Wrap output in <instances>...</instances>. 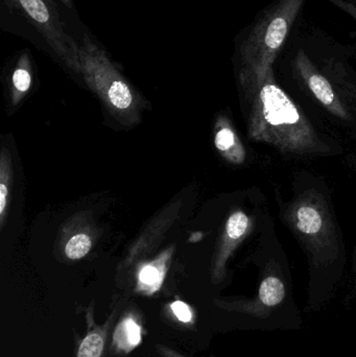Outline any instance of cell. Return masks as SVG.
Instances as JSON below:
<instances>
[{"label": "cell", "mask_w": 356, "mask_h": 357, "mask_svg": "<svg viewBox=\"0 0 356 357\" xmlns=\"http://www.w3.org/2000/svg\"><path fill=\"white\" fill-rule=\"evenodd\" d=\"M0 29L67 67L81 69L79 40L86 27L58 0H0Z\"/></svg>", "instance_id": "6da1fadb"}, {"label": "cell", "mask_w": 356, "mask_h": 357, "mask_svg": "<svg viewBox=\"0 0 356 357\" xmlns=\"http://www.w3.org/2000/svg\"><path fill=\"white\" fill-rule=\"evenodd\" d=\"M307 0H274L235 40L240 82L249 92L261 85L284 52Z\"/></svg>", "instance_id": "7a4b0ae2"}, {"label": "cell", "mask_w": 356, "mask_h": 357, "mask_svg": "<svg viewBox=\"0 0 356 357\" xmlns=\"http://www.w3.org/2000/svg\"><path fill=\"white\" fill-rule=\"evenodd\" d=\"M251 94L254 98L251 119V135L254 139L277 146L282 152L322 151L313 128L276 83L273 70Z\"/></svg>", "instance_id": "3957f363"}, {"label": "cell", "mask_w": 356, "mask_h": 357, "mask_svg": "<svg viewBox=\"0 0 356 357\" xmlns=\"http://www.w3.org/2000/svg\"><path fill=\"white\" fill-rule=\"evenodd\" d=\"M114 314L115 312H113L102 326H96L93 319L88 316L89 331L79 344L77 357H107L109 333L114 322Z\"/></svg>", "instance_id": "277c9868"}, {"label": "cell", "mask_w": 356, "mask_h": 357, "mask_svg": "<svg viewBox=\"0 0 356 357\" xmlns=\"http://www.w3.org/2000/svg\"><path fill=\"white\" fill-rule=\"evenodd\" d=\"M113 342L119 351H132L141 343V327L132 316L123 318L117 325Z\"/></svg>", "instance_id": "5b68a950"}, {"label": "cell", "mask_w": 356, "mask_h": 357, "mask_svg": "<svg viewBox=\"0 0 356 357\" xmlns=\"http://www.w3.org/2000/svg\"><path fill=\"white\" fill-rule=\"evenodd\" d=\"M296 222L297 228L303 234L314 235L321 231L323 227V218L317 208L305 204L297 209Z\"/></svg>", "instance_id": "8992f818"}, {"label": "cell", "mask_w": 356, "mask_h": 357, "mask_svg": "<svg viewBox=\"0 0 356 357\" xmlns=\"http://www.w3.org/2000/svg\"><path fill=\"white\" fill-rule=\"evenodd\" d=\"M286 296L284 283L276 277H268L259 287V299L267 306H275L281 303Z\"/></svg>", "instance_id": "52a82bcc"}, {"label": "cell", "mask_w": 356, "mask_h": 357, "mask_svg": "<svg viewBox=\"0 0 356 357\" xmlns=\"http://www.w3.org/2000/svg\"><path fill=\"white\" fill-rule=\"evenodd\" d=\"M164 273L155 266H144L139 273V287L142 291L148 294H153L160 289L162 284Z\"/></svg>", "instance_id": "ba28073f"}, {"label": "cell", "mask_w": 356, "mask_h": 357, "mask_svg": "<svg viewBox=\"0 0 356 357\" xmlns=\"http://www.w3.org/2000/svg\"><path fill=\"white\" fill-rule=\"evenodd\" d=\"M91 239L85 234H77L73 236L67 243L66 252L67 257L70 259H81L84 256L87 255L88 252L91 249Z\"/></svg>", "instance_id": "9c48e42d"}, {"label": "cell", "mask_w": 356, "mask_h": 357, "mask_svg": "<svg viewBox=\"0 0 356 357\" xmlns=\"http://www.w3.org/2000/svg\"><path fill=\"white\" fill-rule=\"evenodd\" d=\"M215 146L221 152L224 153L229 152L232 149L244 152L242 146L238 144L235 134L229 128H223L217 132V136H215Z\"/></svg>", "instance_id": "30bf717a"}, {"label": "cell", "mask_w": 356, "mask_h": 357, "mask_svg": "<svg viewBox=\"0 0 356 357\" xmlns=\"http://www.w3.org/2000/svg\"><path fill=\"white\" fill-rule=\"evenodd\" d=\"M13 85L15 89L20 92H26L31 85V75L24 66L17 67L12 75Z\"/></svg>", "instance_id": "8fae6325"}, {"label": "cell", "mask_w": 356, "mask_h": 357, "mask_svg": "<svg viewBox=\"0 0 356 357\" xmlns=\"http://www.w3.org/2000/svg\"><path fill=\"white\" fill-rule=\"evenodd\" d=\"M171 308L176 318H177L180 322L190 323L192 319H194L192 310H190L189 306L184 303V302L175 301L173 303H171Z\"/></svg>", "instance_id": "7c38bea8"}, {"label": "cell", "mask_w": 356, "mask_h": 357, "mask_svg": "<svg viewBox=\"0 0 356 357\" xmlns=\"http://www.w3.org/2000/svg\"><path fill=\"white\" fill-rule=\"evenodd\" d=\"M6 195H8V189H6V184L1 183L0 185V214L3 215L4 209L6 205Z\"/></svg>", "instance_id": "4fadbf2b"}, {"label": "cell", "mask_w": 356, "mask_h": 357, "mask_svg": "<svg viewBox=\"0 0 356 357\" xmlns=\"http://www.w3.org/2000/svg\"><path fill=\"white\" fill-rule=\"evenodd\" d=\"M67 10L72 13V14L77 15V8H75V0H58Z\"/></svg>", "instance_id": "5bb4252c"}]
</instances>
